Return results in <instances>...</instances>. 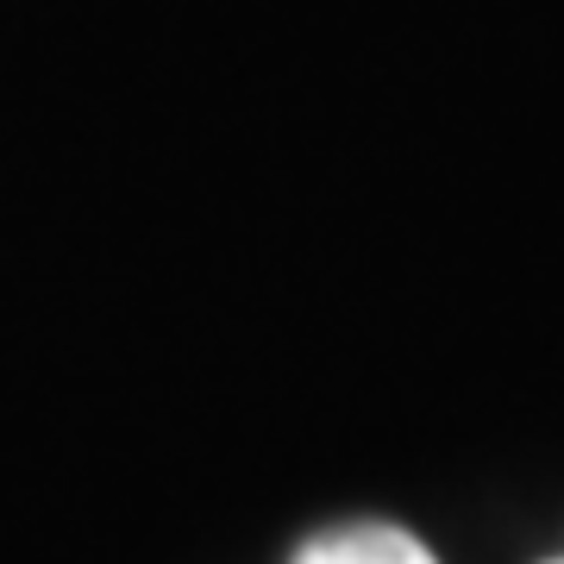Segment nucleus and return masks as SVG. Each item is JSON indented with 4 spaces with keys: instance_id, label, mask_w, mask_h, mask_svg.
<instances>
[{
    "instance_id": "obj_2",
    "label": "nucleus",
    "mask_w": 564,
    "mask_h": 564,
    "mask_svg": "<svg viewBox=\"0 0 564 564\" xmlns=\"http://www.w3.org/2000/svg\"><path fill=\"white\" fill-rule=\"evenodd\" d=\"M545 564H564V558H545Z\"/></svg>"
},
{
    "instance_id": "obj_1",
    "label": "nucleus",
    "mask_w": 564,
    "mask_h": 564,
    "mask_svg": "<svg viewBox=\"0 0 564 564\" xmlns=\"http://www.w3.org/2000/svg\"><path fill=\"white\" fill-rule=\"evenodd\" d=\"M295 564H440V558L402 527L358 521V527H333L321 540H307L295 552Z\"/></svg>"
}]
</instances>
